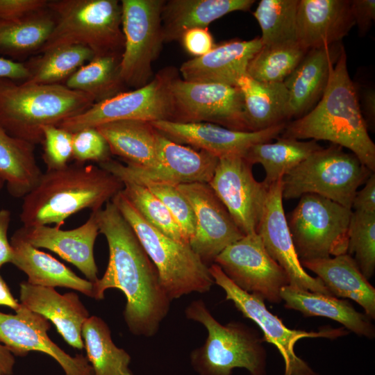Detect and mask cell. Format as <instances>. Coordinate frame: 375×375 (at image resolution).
<instances>
[{"label": "cell", "instance_id": "cell-26", "mask_svg": "<svg viewBox=\"0 0 375 375\" xmlns=\"http://www.w3.org/2000/svg\"><path fill=\"white\" fill-rule=\"evenodd\" d=\"M13 251L11 263L28 276L27 282L43 287H62L94 299V285L82 278L51 255L26 241L17 231L10 238Z\"/></svg>", "mask_w": 375, "mask_h": 375}, {"label": "cell", "instance_id": "cell-5", "mask_svg": "<svg viewBox=\"0 0 375 375\" xmlns=\"http://www.w3.org/2000/svg\"><path fill=\"white\" fill-rule=\"evenodd\" d=\"M187 319L201 324L207 330L204 344L192 350L190 363L199 375H231L244 368L251 375H266L264 341L257 332L239 322L220 324L201 299L185 309Z\"/></svg>", "mask_w": 375, "mask_h": 375}, {"label": "cell", "instance_id": "cell-37", "mask_svg": "<svg viewBox=\"0 0 375 375\" xmlns=\"http://www.w3.org/2000/svg\"><path fill=\"white\" fill-rule=\"evenodd\" d=\"M299 0H261L253 16L261 28L262 46L298 44L297 12Z\"/></svg>", "mask_w": 375, "mask_h": 375}, {"label": "cell", "instance_id": "cell-3", "mask_svg": "<svg viewBox=\"0 0 375 375\" xmlns=\"http://www.w3.org/2000/svg\"><path fill=\"white\" fill-rule=\"evenodd\" d=\"M123 188L119 178L99 166L76 163L47 170L22 198L19 219L25 227L54 224L60 228L81 210L102 208Z\"/></svg>", "mask_w": 375, "mask_h": 375}, {"label": "cell", "instance_id": "cell-45", "mask_svg": "<svg viewBox=\"0 0 375 375\" xmlns=\"http://www.w3.org/2000/svg\"><path fill=\"white\" fill-rule=\"evenodd\" d=\"M190 55L199 57L208 53L215 46L208 28H194L186 31L179 40Z\"/></svg>", "mask_w": 375, "mask_h": 375}, {"label": "cell", "instance_id": "cell-44", "mask_svg": "<svg viewBox=\"0 0 375 375\" xmlns=\"http://www.w3.org/2000/svg\"><path fill=\"white\" fill-rule=\"evenodd\" d=\"M109 145L94 127L85 128L73 133L72 157L78 164L93 161L100 164L110 158Z\"/></svg>", "mask_w": 375, "mask_h": 375}, {"label": "cell", "instance_id": "cell-38", "mask_svg": "<svg viewBox=\"0 0 375 375\" xmlns=\"http://www.w3.org/2000/svg\"><path fill=\"white\" fill-rule=\"evenodd\" d=\"M89 48L78 44L55 47L42 53L31 69L30 84H60L95 57Z\"/></svg>", "mask_w": 375, "mask_h": 375}, {"label": "cell", "instance_id": "cell-36", "mask_svg": "<svg viewBox=\"0 0 375 375\" xmlns=\"http://www.w3.org/2000/svg\"><path fill=\"white\" fill-rule=\"evenodd\" d=\"M120 59L115 56H95L71 75L65 85L89 94L94 103L108 99L124 92Z\"/></svg>", "mask_w": 375, "mask_h": 375}, {"label": "cell", "instance_id": "cell-41", "mask_svg": "<svg viewBox=\"0 0 375 375\" xmlns=\"http://www.w3.org/2000/svg\"><path fill=\"white\" fill-rule=\"evenodd\" d=\"M369 280L375 272V213L352 212L347 252Z\"/></svg>", "mask_w": 375, "mask_h": 375}, {"label": "cell", "instance_id": "cell-4", "mask_svg": "<svg viewBox=\"0 0 375 375\" xmlns=\"http://www.w3.org/2000/svg\"><path fill=\"white\" fill-rule=\"evenodd\" d=\"M94 103L89 94L60 83H17L0 79L1 125L12 136L35 146L42 142L43 127L58 126Z\"/></svg>", "mask_w": 375, "mask_h": 375}, {"label": "cell", "instance_id": "cell-48", "mask_svg": "<svg viewBox=\"0 0 375 375\" xmlns=\"http://www.w3.org/2000/svg\"><path fill=\"white\" fill-rule=\"evenodd\" d=\"M354 211L375 213V174L372 173L365 186L357 191L352 202Z\"/></svg>", "mask_w": 375, "mask_h": 375}, {"label": "cell", "instance_id": "cell-30", "mask_svg": "<svg viewBox=\"0 0 375 375\" xmlns=\"http://www.w3.org/2000/svg\"><path fill=\"white\" fill-rule=\"evenodd\" d=\"M96 128L106 140L111 154L119 156L126 164L145 168L156 165V130L150 122L120 120Z\"/></svg>", "mask_w": 375, "mask_h": 375}, {"label": "cell", "instance_id": "cell-9", "mask_svg": "<svg viewBox=\"0 0 375 375\" xmlns=\"http://www.w3.org/2000/svg\"><path fill=\"white\" fill-rule=\"evenodd\" d=\"M352 212L319 195H302L288 220L300 262L347 253Z\"/></svg>", "mask_w": 375, "mask_h": 375}, {"label": "cell", "instance_id": "cell-43", "mask_svg": "<svg viewBox=\"0 0 375 375\" xmlns=\"http://www.w3.org/2000/svg\"><path fill=\"white\" fill-rule=\"evenodd\" d=\"M42 132V158L47 170L66 167L72 157L73 133L53 125L43 127Z\"/></svg>", "mask_w": 375, "mask_h": 375}, {"label": "cell", "instance_id": "cell-11", "mask_svg": "<svg viewBox=\"0 0 375 375\" xmlns=\"http://www.w3.org/2000/svg\"><path fill=\"white\" fill-rule=\"evenodd\" d=\"M163 0H122V28L124 37L119 74L125 86L135 89L149 82L151 65L164 43L161 12Z\"/></svg>", "mask_w": 375, "mask_h": 375}, {"label": "cell", "instance_id": "cell-22", "mask_svg": "<svg viewBox=\"0 0 375 375\" xmlns=\"http://www.w3.org/2000/svg\"><path fill=\"white\" fill-rule=\"evenodd\" d=\"M354 25L351 0H299L297 42L306 51L340 43Z\"/></svg>", "mask_w": 375, "mask_h": 375}, {"label": "cell", "instance_id": "cell-24", "mask_svg": "<svg viewBox=\"0 0 375 375\" xmlns=\"http://www.w3.org/2000/svg\"><path fill=\"white\" fill-rule=\"evenodd\" d=\"M342 47L336 43L308 50L285 79L283 84L288 93V119L304 115L319 101Z\"/></svg>", "mask_w": 375, "mask_h": 375}, {"label": "cell", "instance_id": "cell-10", "mask_svg": "<svg viewBox=\"0 0 375 375\" xmlns=\"http://www.w3.org/2000/svg\"><path fill=\"white\" fill-rule=\"evenodd\" d=\"M172 69H164L145 85L121 92L94 103L83 112L67 119L58 126L70 133L120 120L170 121L173 114L170 83Z\"/></svg>", "mask_w": 375, "mask_h": 375}, {"label": "cell", "instance_id": "cell-14", "mask_svg": "<svg viewBox=\"0 0 375 375\" xmlns=\"http://www.w3.org/2000/svg\"><path fill=\"white\" fill-rule=\"evenodd\" d=\"M157 163L150 168L122 164L110 159L99 166L122 183L165 182L174 185L208 183L219 158L200 150L175 142L158 131L156 134Z\"/></svg>", "mask_w": 375, "mask_h": 375}, {"label": "cell", "instance_id": "cell-7", "mask_svg": "<svg viewBox=\"0 0 375 375\" xmlns=\"http://www.w3.org/2000/svg\"><path fill=\"white\" fill-rule=\"evenodd\" d=\"M47 8L56 23L39 52L78 44L89 48L96 56H122L124 37L119 1L53 0L48 1Z\"/></svg>", "mask_w": 375, "mask_h": 375}, {"label": "cell", "instance_id": "cell-32", "mask_svg": "<svg viewBox=\"0 0 375 375\" xmlns=\"http://www.w3.org/2000/svg\"><path fill=\"white\" fill-rule=\"evenodd\" d=\"M34 149L35 145L12 136L0 124V176L15 198L26 195L43 173Z\"/></svg>", "mask_w": 375, "mask_h": 375}, {"label": "cell", "instance_id": "cell-54", "mask_svg": "<svg viewBox=\"0 0 375 375\" xmlns=\"http://www.w3.org/2000/svg\"><path fill=\"white\" fill-rule=\"evenodd\" d=\"M5 184V181H3V179L0 176V192L1 190H2L3 185Z\"/></svg>", "mask_w": 375, "mask_h": 375}, {"label": "cell", "instance_id": "cell-49", "mask_svg": "<svg viewBox=\"0 0 375 375\" xmlns=\"http://www.w3.org/2000/svg\"><path fill=\"white\" fill-rule=\"evenodd\" d=\"M31 76L28 65L0 57V79L27 81Z\"/></svg>", "mask_w": 375, "mask_h": 375}, {"label": "cell", "instance_id": "cell-17", "mask_svg": "<svg viewBox=\"0 0 375 375\" xmlns=\"http://www.w3.org/2000/svg\"><path fill=\"white\" fill-rule=\"evenodd\" d=\"M178 188L190 202L195 217V232L189 244L209 267L225 248L244 235L208 183L181 184Z\"/></svg>", "mask_w": 375, "mask_h": 375}, {"label": "cell", "instance_id": "cell-6", "mask_svg": "<svg viewBox=\"0 0 375 375\" xmlns=\"http://www.w3.org/2000/svg\"><path fill=\"white\" fill-rule=\"evenodd\" d=\"M111 201L135 231L171 301L192 292L206 293L210 290L214 281L209 267L190 244L176 241L151 225L122 191Z\"/></svg>", "mask_w": 375, "mask_h": 375}, {"label": "cell", "instance_id": "cell-16", "mask_svg": "<svg viewBox=\"0 0 375 375\" xmlns=\"http://www.w3.org/2000/svg\"><path fill=\"white\" fill-rule=\"evenodd\" d=\"M208 185L244 235L258 232L269 187L255 179L252 165L244 156L219 158Z\"/></svg>", "mask_w": 375, "mask_h": 375}, {"label": "cell", "instance_id": "cell-40", "mask_svg": "<svg viewBox=\"0 0 375 375\" xmlns=\"http://www.w3.org/2000/svg\"><path fill=\"white\" fill-rule=\"evenodd\" d=\"M123 183L122 192L145 220L168 237L189 244L167 207L146 186L133 182Z\"/></svg>", "mask_w": 375, "mask_h": 375}, {"label": "cell", "instance_id": "cell-42", "mask_svg": "<svg viewBox=\"0 0 375 375\" xmlns=\"http://www.w3.org/2000/svg\"><path fill=\"white\" fill-rule=\"evenodd\" d=\"M146 186L167 207L180 226L188 242L195 232L196 222L193 209L177 185L158 181H146Z\"/></svg>", "mask_w": 375, "mask_h": 375}, {"label": "cell", "instance_id": "cell-52", "mask_svg": "<svg viewBox=\"0 0 375 375\" xmlns=\"http://www.w3.org/2000/svg\"><path fill=\"white\" fill-rule=\"evenodd\" d=\"M15 365V356L0 342V375H12Z\"/></svg>", "mask_w": 375, "mask_h": 375}, {"label": "cell", "instance_id": "cell-18", "mask_svg": "<svg viewBox=\"0 0 375 375\" xmlns=\"http://www.w3.org/2000/svg\"><path fill=\"white\" fill-rule=\"evenodd\" d=\"M16 314L0 312V342L15 356L40 351L53 358L65 375H94L87 358L65 352L49 337L51 324L47 319L20 304Z\"/></svg>", "mask_w": 375, "mask_h": 375}, {"label": "cell", "instance_id": "cell-23", "mask_svg": "<svg viewBox=\"0 0 375 375\" xmlns=\"http://www.w3.org/2000/svg\"><path fill=\"white\" fill-rule=\"evenodd\" d=\"M19 303L51 321L69 345L83 349L82 326L90 315L77 294H61L54 288L23 281L19 284Z\"/></svg>", "mask_w": 375, "mask_h": 375}, {"label": "cell", "instance_id": "cell-34", "mask_svg": "<svg viewBox=\"0 0 375 375\" xmlns=\"http://www.w3.org/2000/svg\"><path fill=\"white\" fill-rule=\"evenodd\" d=\"M47 9L17 19H0V54L18 59L39 51L56 23L53 15Z\"/></svg>", "mask_w": 375, "mask_h": 375}, {"label": "cell", "instance_id": "cell-50", "mask_svg": "<svg viewBox=\"0 0 375 375\" xmlns=\"http://www.w3.org/2000/svg\"><path fill=\"white\" fill-rule=\"evenodd\" d=\"M10 216L8 210H0V267L6 263H11L13 257L12 248L8 239Z\"/></svg>", "mask_w": 375, "mask_h": 375}, {"label": "cell", "instance_id": "cell-28", "mask_svg": "<svg viewBox=\"0 0 375 375\" xmlns=\"http://www.w3.org/2000/svg\"><path fill=\"white\" fill-rule=\"evenodd\" d=\"M254 0H169L161 12L163 42L179 41L188 30L208 28L213 21L234 11H247Z\"/></svg>", "mask_w": 375, "mask_h": 375}, {"label": "cell", "instance_id": "cell-12", "mask_svg": "<svg viewBox=\"0 0 375 375\" xmlns=\"http://www.w3.org/2000/svg\"><path fill=\"white\" fill-rule=\"evenodd\" d=\"M214 283L225 292L226 299L233 303L244 317L253 321L263 333V340L274 344L283 357L284 375H319L303 360L297 356L294 347L297 342L306 338L334 339L345 335L342 328H322L319 331L290 329L266 308L261 297L247 292L231 281L215 263L209 266Z\"/></svg>", "mask_w": 375, "mask_h": 375}, {"label": "cell", "instance_id": "cell-27", "mask_svg": "<svg viewBox=\"0 0 375 375\" xmlns=\"http://www.w3.org/2000/svg\"><path fill=\"white\" fill-rule=\"evenodd\" d=\"M301 264L315 273L333 296L356 301L371 319L375 318V288L362 274L352 256L344 253L301 261Z\"/></svg>", "mask_w": 375, "mask_h": 375}, {"label": "cell", "instance_id": "cell-29", "mask_svg": "<svg viewBox=\"0 0 375 375\" xmlns=\"http://www.w3.org/2000/svg\"><path fill=\"white\" fill-rule=\"evenodd\" d=\"M281 297L285 308L297 310L305 317H327L342 324L358 335L370 339L375 336L372 319L365 313L356 311L346 300L290 285L281 289Z\"/></svg>", "mask_w": 375, "mask_h": 375}, {"label": "cell", "instance_id": "cell-35", "mask_svg": "<svg viewBox=\"0 0 375 375\" xmlns=\"http://www.w3.org/2000/svg\"><path fill=\"white\" fill-rule=\"evenodd\" d=\"M81 335L94 375H133L131 356L115 344L109 326L101 317L90 316Z\"/></svg>", "mask_w": 375, "mask_h": 375}, {"label": "cell", "instance_id": "cell-31", "mask_svg": "<svg viewBox=\"0 0 375 375\" xmlns=\"http://www.w3.org/2000/svg\"><path fill=\"white\" fill-rule=\"evenodd\" d=\"M236 86L242 94L251 131L288 120V93L283 83L259 82L246 74L239 78Z\"/></svg>", "mask_w": 375, "mask_h": 375}, {"label": "cell", "instance_id": "cell-46", "mask_svg": "<svg viewBox=\"0 0 375 375\" xmlns=\"http://www.w3.org/2000/svg\"><path fill=\"white\" fill-rule=\"evenodd\" d=\"M47 0H0V19L14 20L47 8Z\"/></svg>", "mask_w": 375, "mask_h": 375}, {"label": "cell", "instance_id": "cell-20", "mask_svg": "<svg viewBox=\"0 0 375 375\" xmlns=\"http://www.w3.org/2000/svg\"><path fill=\"white\" fill-rule=\"evenodd\" d=\"M281 178L269 187L263 215L257 233L269 256L286 272L289 285L302 290L332 295L322 281L317 277L310 276L301 264L283 206Z\"/></svg>", "mask_w": 375, "mask_h": 375}, {"label": "cell", "instance_id": "cell-39", "mask_svg": "<svg viewBox=\"0 0 375 375\" xmlns=\"http://www.w3.org/2000/svg\"><path fill=\"white\" fill-rule=\"evenodd\" d=\"M299 44L264 47L249 61L247 74L263 83H283L306 53Z\"/></svg>", "mask_w": 375, "mask_h": 375}, {"label": "cell", "instance_id": "cell-2", "mask_svg": "<svg viewBox=\"0 0 375 375\" xmlns=\"http://www.w3.org/2000/svg\"><path fill=\"white\" fill-rule=\"evenodd\" d=\"M282 137L326 140L344 147L372 172L375 144L362 117L355 84L350 78L344 47L331 69L325 91L304 115L285 124Z\"/></svg>", "mask_w": 375, "mask_h": 375}, {"label": "cell", "instance_id": "cell-15", "mask_svg": "<svg viewBox=\"0 0 375 375\" xmlns=\"http://www.w3.org/2000/svg\"><path fill=\"white\" fill-rule=\"evenodd\" d=\"M214 263L238 288L271 303H280L281 289L290 284L286 272L269 256L257 233L228 246Z\"/></svg>", "mask_w": 375, "mask_h": 375}, {"label": "cell", "instance_id": "cell-1", "mask_svg": "<svg viewBox=\"0 0 375 375\" xmlns=\"http://www.w3.org/2000/svg\"><path fill=\"white\" fill-rule=\"evenodd\" d=\"M99 233L107 241L109 258L103 276L94 283L95 300L108 289L121 290L126 303L123 315L129 331L152 337L167 315L171 300L158 271L133 228L112 201L96 210Z\"/></svg>", "mask_w": 375, "mask_h": 375}, {"label": "cell", "instance_id": "cell-33", "mask_svg": "<svg viewBox=\"0 0 375 375\" xmlns=\"http://www.w3.org/2000/svg\"><path fill=\"white\" fill-rule=\"evenodd\" d=\"M323 147L317 141H301L279 138L274 142H262L251 147L244 158L251 165L260 164L265 170V184L269 187L309 156Z\"/></svg>", "mask_w": 375, "mask_h": 375}, {"label": "cell", "instance_id": "cell-8", "mask_svg": "<svg viewBox=\"0 0 375 375\" xmlns=\"http://www.w3.org/2000/svg\"><path fill=\"white\" fill-rule=\"evenodd\" d=\"M372 173L354 154L332 144L315 151L282 177V197L315 194L351 209L358 187Z\"/></svg>", "mask_w": 375, "mask_h": 375}, {"label": "cell", "instance_id": "cell-51", "mask_svg": "<svg viewBox=\"0 0 375 375\" xmlns=\"http://www.w3.org/2000/svg\"><path fill=\"white\" fill-rule=\"evenodd\" d=\"M360 109L368 128H372L375 122V92L372 88L362 90L361 101H359Z\"/></svg>", "mask_w": 375, "mask_h": 375}, {"label": "cell", "instance_id": "cell-53", "mask_svg": "<svg viewBox=\"0 0 375 375\" xmlns=\"http://www.w3.org/2000/svg\"><path fill=\"white\" fill-rule=\"evenodd\" d=\"M0 306L13 309L15 312L19 309L20 303L12 296L9 287L0 274Z\"/></svg>", "mask_w": 375, "mask_h": 375}, {"label": "cell", "instance_id": "cell-25", "mask_svg": "<svg viewBox=\"0 0 375 375\" xmlns=\"http://www.w3.org/2000/svg\"><path fill=\"white\" fill-rule=\"evenodd\" d=\"M262 47L260 37L215 44L206 54L181 65L180 72L183 80L236 86L239 78L247 74L249 61Z\"/></svg>", "mask_w": 375, "mask_h": 375}, {"label": "cell", "instance_id": "cell-13", "mask_svg": "<svg viewBox=\"0 0 375 375\" xmlns=\"http://www.w3.org/2000/svg\"><path fill=\"white\" fill-rule=\"evenodd\" d=\"M173 114L170 121L207 122L251 131L240 89L216 83L188 82L175 75L170 83Z\"/></svg>", "mask_w": 375, "mask_h": 375}, {"label": "cell", "instance_id": "cell-21", "mask_svg": "<svg viewBox=\"0 0 375 375\" xmlns=\"http://www.w3.org/2000/svg\"><path fill=\"white\" fill-rule=\"evenodd\" d=\"M16 231L34 247L49 249L76 266L87 280L94 283L99 279L94 256L95 240L100 233L96 210L92 211L83 224L73 229L49 225L22 226Z\"/></svg>", "mask_w": 375, "mask_h": 375}, {"label": "cell", "instance_id": "cell-47", "mask_svg": "<svg viewBox=\"0 0 375 375\" xmlns=\"http://www.w3.org/2000/svg\"><path fill=\"white\" fill-rule=\"evenodd\" d=\"M351 8L360 35H365L375 19L374 0H351Z\"/></svg>", "mask_w": 375, "mask_h": 375}, {"label": "cell", "instance_id": "cell-19", "mask_svg": "<svg viewBox=\"0 0 375 375\" xmlns=\"http://www.w3.org/2000/svg\"><path fill=\"white\" fill-rule=\"evenodd\" d=\"M150 124L171 140L190 145L219 158L230 155L244 156L253 145L277 138L284 130L286 122L257 131H235L207 122L160 120Z\"/></svg>", "mask_w": 375, "mask_h": 375}]
</instances>
